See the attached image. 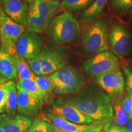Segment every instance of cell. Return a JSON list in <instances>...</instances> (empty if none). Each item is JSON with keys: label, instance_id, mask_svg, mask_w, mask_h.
<instances>
[{"label": "cell", "instance_id": "obj_16", "mask_svg": "<svg viewBox=\"0 0 132 132\" xmlns=\"http://www.w3.org/2000/svg\"><path fill=\"white\" fill-rule=\"evenodd\" d=\"M52 20L42 17L37 12V10L32 3L29 4V6L27 23L25 27L26 31L37 34H40L44 31H47Z\"/></svg>", "mask_w": 132, "mask_h": 132}, {"label": "cell", "instance_id": "obj_22", "mask_svg": "<svg viewBox=\"0 0 132 132\" xmlns=\"http://www.w3.org/2000/svg\"><path fill=\"white\" fill-rule=\"evenodd\" d=\"M36 82L40 90L44 97V103L51 102L53 92V87L48 76H36Z\"/></svg>", "mask_w": 132, "mask_h": 132}, {"label": "cell", "instance_id": "obj_10", "mask_svg": "<svg viewBox=\"0 0 132 132\" xmlns=\"http://www.w3.org/2000/svg\"><path fill=\"white\" fill-rule=\"evenodd\" d=\"M94 79L95 83L110 98L120 97L124 92L125 79L120 70L111 71Z\"/></svg>", "mask_w": 132, "mask_h": 132}, {"label": "cell", "instance_id": "obj_30", "mask_svg": "<svg viewBox=\"0 0 132 132\" xmlns=\"http://www.w3.org/2000/svg\"><path fill=\"white\" fill-rule=\"evenodd\" d=\"M123 73L126 80V90L127 94L132 97V69L128 66H124Z\"/></svg>", "mask_w": 132, "mask_h": 132}, {"label": "cell", "instance_id": "obj_31", "mask_svg": "<svg viewBox=\"0 0 132 132\" xmlns=\"http://www.w3.org/2000/svg\"><path fill=\"white\" fill-rule=\"evenodd\" d=\"M103 130L104 132H130L125 127L118 126L111 123L104 125Z\"/></svg>", "mask_w": 132, "mask_h": 132}, {"label": "cell", "instance_id": "obj_28", "mask_svg": "<svg viewBox=\"0 0 132 132\" xmlns=\"http://www.w3.org/2000/svg\"><path fill=\"white\" fill-rule=\"evenodd\" d=\"M14 81H8L0 86V114L6 111L7 95L9 88Z\"/></svg>", "mask_w": 132, "mask_h": 132}, {"label": "cell", "instance_id": "obj_37", "mask_svg": "<svg viewBox=\"0 0 132 132\" xmlns=\"http://www.w3.org/2000/svg\"><path fill=\"white\" fill-rule=\"evenodd\" d=\"M56 132H64V131H61V130H57V128H56ZM89 132H102V131H89Z\"/></svg>", "mask_w": 132, "mask_h": 132}, {"label": "cell", "instance_id": "obj_17", "mask_svg": "<svg viewBox=\"0 0 132 132\" xmlns=\"http://www.w3.org/2000/svg\"><path fill=\"white\" fill-rule=\"evenodd\" d=\"M33 5L42 17L53 19L64 11L61 2L56 0H34Z\"/></svg>", "mask_w": 132, "mask_h": 132}, {"label": "cell", "instance_id": "obj_8", "mask_svg": "<svg viewBox=\"0 0 132 132\" xmlns=\"http://www.w3.org/2000/svg\"><path fill=\"white\" fill-rule=\"evenodd\" d=\"M109 47L112 53L119 57L130 53L132 47V38L127 29L122 24L116 23L109 35Z\"/></svg>", "mask_w": 132, "mask_h": 132}, {"label": "cell", "instance_id": "obj_32", "mask_svg": "<svg viewBox=\"0 0 132 132\" xmlns=\"http://www.w3.org/2000/svg\"><path fill=\"white\" fill-rule=\"evenodd\" d=\"M125 128H126L130 132H132V119H130L127 124L125 126Z\"/></svg>", "mask_w": 132, "mask_h": 132}, {"label": "cell", "instance_id": "obj_1", "mask_svg": "<svg viewBox=\"0 0 132 132\" xmlns=\"http://www.w3.org/2000/svg\"><path fill=\"white\" fill-rule=\"evenodd\" d=\"M64 101L91 119L94 123L104 125L113 121V100L99 86L87 84Z\"/></svg>", "mask_w": 132, "mask_h": 132}, {"label": "cell", "instance_id": "obj_34", "mask_svg": "<svg viewBox=\"0 0 132 132\" xmlns=\"http://www.w3.org/2000/svg\"><path fill=\"white\" fill-rule=\"evenodd\" d=\"M21 1H24V3H27V4H28L29 5V4H32V3L34 2V0H21Z\"/></svg>", "mask_w": 132, "mask_h": 132}, {"label": "cell", "instance_id": "obj_5", "mask_svg": "<svg viewBox=\"0 0 132 132\" xmlns=\"http://www.w3.org/2000/svg\"><path fill=\"white\" fill-rule=\"evenodd\" d=\"M54 95H73L85 86V78L75 68L66 66L48 76Z\"/></svg>", "mask_w": 132, "mask_h": 132}, {"label": "cell", "instance_id": "obj_33", "mask_svg": "<svg viewBox=\"0 0 132 132\" xmlns=\"http://www.w3.org/2000/svg\"><path fill=\"white\" fill-rule=\"evenodd\" d=\"M7 81H8L7 80H6V79L3 78V77H0V86H1L2 85H3V84H4V82H7Z\"/></svg>", "mask_w": 132, "mask_h": 132}, {"label": "cell", "instance_id": "obj_39", "mask_svg": "<svg viewBox=\"0 0 132 132\" xmlns=\"http://www.w3.org/2000/svg\"><path fill=\"white\" fill-rule=\"evenodd\" d=\"M3 1V0H0V4H1V3H2Z\"/></svg>", "mask_w": 132, "mask_h": 132}, {"label": "cell", "instance_id": "obj_25", "mask_svg": "<svg viewBox=\"0 0 132 132\" xmlns=\"http://www.w3.org/2000/svg\"><path fill=\"white\" fill-rule=\"evenodd\" d=\"M16 86L21 88L29 94L37 97L44 100V97L40 90L39 89L36 81L31 80L19 79L16 82Z\"/></svg>", "mask_w": 132, "mask_h": 132}, {"label": "cell", "instance_id": "obj_20", "mask_svg": "<svg viewBox=\"0 0 132 132\" xmlns=\"http://www.w3.org/2000/svg\"><path fill=\"white\" fill-rule=\"evenodd\" d=\"M12 57L15 64L19 79L35 81L36 75L31 70L27 61L20 56L17 53L13 55Z\"/></svg>", "mask_w": 132, "mask_h": 132}, {"label": "cell", "instance_id": "obj_4", "mask_svg": "<svg viewBox=\"0 0 132 132\" xmlns=\"http://www.w3.org/2000/svg\"><path fill=\"white\" fill-rule=\"evenodd\" d=\"M110 28L104 19H99L87 27L82 37L81 47L87 55L95 56L109 49Z\"/></svg>", "mask_w": 132, "mask_h": 132}, {"label": "cell", "instance_id": "obj_12", "mask_svg": "<svg viewBox=\"0 0 132 132\" xmlns=\"http://www.w3.org/2000/svg\"><path fill=\"white\" fill-rule=\"evenodd\" d=\"M50 111L67 121L76 124L87 125L94 123L91 119L83 114L77 108L66 103L64 100L62 99L52 101V110Z\"/></svg>", "mask_w": 132, "mask_h": 132}, {"label": "cell", "instance_id": "obj_15", "mask_svg": "<svg viewBox=\"0 0 132 132\" xmlns=\"http://www.w3.org/2000/svg\"><path fill=\"white\" fill-rule=\"evenodd\" d=\"M0 6L11 19L26 27L29 12L28 4L21 0H3Z\"/></svg>", "mask_w": 132, "mask_h": 132}, {"label": "cell", "instance_id": "obj_11", "mask_svg": "<svg viewBox=\"0 0 132 132\" xmlns=\"http://www.w3.org/2000/svg\"><path fill=\"white\" fill-rule=\"evenodd\" d=\"M40 119L48 121L54 125L57 130L64 132H89L102 131L103 125L98 123H91L87 125H80L70 122L61 117L55 115L51 111L40 113Z\"/></svg>", "mask_w": 132, "mask_h": 132}, {"label": "cell", "instance_id": "obj_18", "mask_svg": "<svg viewBox=\"0 0 132 132\" xmlns=\"http://www.w3.org/2000/svg\"><path fill=\"white\" fill-rule=\"evenodd\" d=\"M0 77L7 81H13L18 77L12 56L0 47Z\"/></svg>", "mask_w": 132, "mask_h": 132}, {"label": "cell", "instance_id": "obj_26", "mask_svg": "<svg viewBox=\"0 0 132 132\" xmlns=\"http://www.w3.org/2000/svg\"><path fill=\"white\" fill-rule=\"evenodd\" d=\"M111 9L117 15L123 16L132 10V0H110Z\"/></svg>", "mask_w": 132, "mask_h": 132}, {"label": "cell", "instance_id": "obj_2", "mask_svg": "<svg viewBox=\"0 0 132 132\" xmlns=\"http://www.w3.org/2000/svg\"><path fill=\"white\" fill-rule=\"evenodd\" d=\"M67 50L54 42L43 45L39 55L28 61L36 76H49L68 65Z\"/></svg>", "mask_w": 132, "mask_h": 132}, {"label": "cell", "instance_id": "obj_13", "mask_svg": "<svg viewBox=\"0 0 132 132\" xmlns=\"http://www.w3.org/2000/svg\"><path fill=\"white\" fill-rule=\"evenodd\" d=\"M18 90L17 111L26 117H34L40 115L44 102L16 87Z\"/></svg>", "mask_w": 132, "mask_h": 132}, {"label": "cell", "instance_id": "obj_38", "mask_svg": "<svg viewBox=\"0 0 132 132\" xmlns=\"http://www.w3.org/2000/svg\"><path fill=\"white\" fill-rule=\"evenodd\" d=\"M56 1H60V2H62V1H63V0H56Z\"/></svg>", "mask_w": 132, "mask_h": 132}, {"label": "cell", "instance_id": "obj_24", "mask_svg": "<svg viewBox=\"0 0 132 132\" xmlns=\"http://www.w3.org/2000/svg\"><path fill=\"white\" fill-rule=\"evenodd\" d=\"M113 123L118 126L125 127L130 119L127 113L120 105L119 102L116 101L113 103Z\"/></svg>", "mask_w": 132, "mask_h": 132}, {"label": "cell", "instance_id": "obj_9", "mask_svg": "<svg viewBox=\"0 0 132 132\" xmlns=\"http://www.w3.org/2000/svg\"><path fill=\"white\" fill-rule=\"evenodd\" d=\"M43 40L44 37L40 34L25 31L16 42V53L27 61L32 60L42 50Z\"/></svg>", "mask_w": 132, "mask_h": 132}, {"label": "cell", "instance_id": "obj_3", "mask_svg": "<svg viewBox=\"0 0 132 132\" xmlns=\"http://www.w3.org/2000/svg\"><path fill=\"white\" fill-rule=\"evenodd\" d=\"M46 32L54 43L63 46L70 45L78 40L81 28L73 14L64 11L52 20Z\"/></svg>", "mask_w": 132, "mask_h": 132}, {"label": "cell", "instance_id": "obj_27", "mask_svg": "<svg viewBox=\"0 0 132 132\" xmlns=\"http://www.w3.org/2000/svg\"><path fill=\"white\" fill-rule=\"evenodd\" d=\"M56 128L48 122L36 118L25 132H56Z\"/></svg>", "mask_w": 132, "mask_h": 132}, {"label": "cell", "instance_id": "obj_23", "mask_svg": "<svg viewBox=\"0 0 132 132\" xmlns=\"http://www.w3.org/2000/svg\"><path fill=\"white\" fill-rule=\"evenodd\" d=\"M18 103V90L16 86V83L13 81L10 87L7 95L6 105V113L9 115L16 114L17 111Z\"/></svg>", "mask_w": 132, "mask_h": 132}, {"label": "cell", "instance_id": "obj_36", "mask_svg": "<svg viewBox=\"0 0 132 132\" xmlns=\"http://www.w3.org/2000/svg\"><path fill=\"white\" fill-rule=\"evenodd\" d=\"M129 63H130V67H131V68L132 69V57H131V59H130V62H129Z\"/></svg>", "mask_w": 132, "mask_h": 132}, {"label": "cell", "instance_id": "obj_6", "mask_svg": "<svg viewBox=\"0 0 132 132\" xmlns=\"http://www.w3.org/2000/svg\"><path fill=\"white\" fill-rule=\"evenodd\" d=\"M25 31V27L11 19L0 6V47L11 56L14 55L16 53V42Z\"/></svg>", "mask_w": 132, "mask_h": 132}, {"label": "cell", "instance_id": "obj_29", "mask_svg": "<svg viewBox=\"0 0 132 132\" xmlns=\"http://www.w3.org/2000/svg\"><path fill=\"white\" fill-rule=\"evenodd\" d=\"M122 108L127 113L130 119H132V97L127 94L118 100Z\"/></svg>", "mask_w": 132, "mask_h": 132}, {"label": "cell", "instance_id": "obj_21", "mask_svg": "<svg viewBox=\"0 0 132 132\" xmlns=\"http://www.w3.org/2000/svg\"><path fill=\"white\" fill-rule=\"evenodd\" d=\"M95 0H63L61 4L64 10L69 12L85 11L92 4Z\"/></svg>", "mask_w": 132, "mask_h": 132}, {"label": "cell", "instance_id": "obj_19", "mask_svg": "<svg viewBox=\"0 0 132 132\" xmlns=\"http://www.w3.org/2000/svg\"><path fill=\"white\" fill-rule=\"evenodd\" d=\"M108 1L95 0L90 7L80 13L79 19L84 23H90L94 21L102 12Z\"/></svg>", "mask_w": 132, "mask_h": 132}, {"label": "cell", "instance_id": "obj_7", "mask_svg": "<svg viewBox=\"0 0 132 132\" xmlns=\"http://www.w3.org/2000/svg\"><path fill=\"white\" fill-rule=\"evenodd\" d=\"M120 61L113 53L106 51L86 60L84 72L88 78H94L108 72L119 70Z\"/></svg>", "mask_w": 132, "mask_h": 132}, {"label": "cell", "instance_id": "obj_14", "mask_svg": "<svg viewBox=\"0 0 132 132\" xmlns=\"http://www.w3.org/2000/svg\"><path fill=\"white\" fill-rule=\"evenodd\" d=\"M32 119L20 114H0V132H25L32 124Z\"/></svg>", "mask_w": 132, "mask_h": 132}, {"label": "cell", "instance_id": "obj_35", "mask_svg": "<svg viewBox=\"0 0 132 132\" xmlns=\"http://www.w3.org/2000/svg\"><path fill=\"white\" fill-rule=\"evenodd\" d=\"M128 17H129L130 19L132 20V10H131V11H130V12L128 13Z\"/></svg>", "mask_w": 132, "mask_h": 132}]
</instances>
